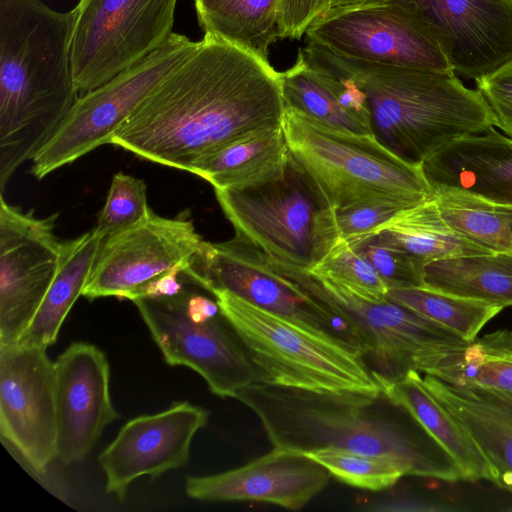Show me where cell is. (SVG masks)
Listing matches in <instances>:
<instances>
[{
    "mask_svg": "<svg viewBox=\"0 0 512 512\" xmlns=\"http://www.w3.org/2000/svg\"><path fill=\"white\" fill-rule=\"evenodd\" d=\"M503 206L505 207L507 215H508L511 234H512V205H503Z\"/></svg>",
    "mask_w": 512,
    "mask_h": 512,
    "instance_id": "obj_42",
    "label": "cell"
},
{
    "mask_svg": "<svg viewBox=\"0 0 512 512\" xmlns=\"http://www.w3.org/2000/svg\"><path fill=\"white\" fill-rule=\"evenodd\" d=\"M54 369L57 458L69 465L83 460L120 415L110 396L108 359L100 348L74 342L58 356Z\"/></svg>",
    "mask_w": 512,
    "mask_h": 512,
    "instance_id": "obj_18",
    "label": "cell"
},
{
    "mask_svg": "<svg viewBox=\"0 0 512 512\" xmlns=\"http://www.w3.org/2000/svg\"><path fill=\"white\" fill-rule=\"evenodd\" d=\"M290 158L283 127L279 126L227 144L194 161L187 172L214 189L243 190L281 177Z\"/></svg>",
    "mask_w": 512,
    "mask_h": 512,
    "instance_id": "obj_25",
    "label": "cell"
},
{
    "mask_svg": "<svg viewBox=\"0 0 512 512\" xmlns=\"http://www.w3.org/2000/svg\"><path fill=\"white\" fill-rule=\"evenodd\" d=\"M383 395L407 410L446 451L460 470L462 480L496 483L495 472L472 437L437 401L416 370L396 379L374 375Z\"/></svg>",
    "mask_w": 512,
    "mask_h": 512,
    "instance_id": "obj_24",
    "label": "cell"
},
{
    "mask_svg": "<svg viewBox=\"0 0 512 512\" xmlns=\"http://www.w3.org/2000/svg\"><path fill=\"white\" fill-rule=\"evenodd\" d=\"M74 9L0 0V192L51 139L80 94L71 62Z\"/></svg>",
    "mask_w": 512,
    "mask_h": 512,
    "instance_id": "obj_3",
    "label": "cell"
},
{
    "mask_svg": "<svg viewBox=\"0 0 512 512\" xmlns=\"http://www.w3.org/2000/svg\"><path fill=\"white\" fill-rule=\"evenodd\" d=\"M182 274L210 293L230 292L362 356L342 318L290 283L261 250L237 235L220 243L203 241Z\"/></svg>",
    "mask_w": 512,
    "mask_h": 512,
    "instance_id": "obj_10",
    "label": "cell"
},
{
    "mask_svg": "<svg viewBox=\"0 0 512 512\" xmlns=\"http://www.w3.org/2000/svg\"><path fill=\"white\" fill-rule=\"evenodd\" d=\"M214 191L235 235L273 260L310 270L340 238L335 210L292 156L284 174L269 183Z\"/></svg>",
    "mask_w": 512,
    "mask_h": 512,
    "instance_id": "obj_8",
    "label": "cell"
},
{
    "mask_svg": "<svg viewBox=\"0 0 512 512\" xmlns=\"http://www.w3.org/2000/svg\"><path fill=\"white\" fill-rule=\"evenodd\" d=\"M265 256L285 279L351 327L373 375L396 379L411 369L428 374L442 357L469 344L449 329L388 298H362L333 279Z\"/></svg>",
    "mask_w": 512,
    "mask_h": 512,
    "instance_id": "obj_7",
    "label": "cell"
},
{
    "mask_svg": "<svg viewBox=\"0 0 512 512\" xmlns=\"http://www.w3.org/2000/svg\"><path fill=\"white\" fill-rule=\"evenodd\" d=\"M365 95L376 138L406 162L422 166L445 144L495 126L479 91L453 72L351 59L308 41Z\"/></svg>",
    "mask_w": 512,
    "mask_h": 512,
    "instance_id": "obj_4",
    "label": "cell"
},
{
    "mask_svg": "<svg viewBox=\"0 0 512 512\" xmlns=\"http://www.w3.org/2000/svg\"><path fill=\"white\" fill-rule=\"evenodd\" d=\"M453 72L476 80L512 59V0H410Z\"/></svg>",
    "mask_w": 512,
    "mask_h": 512,
    "instance_id": "obj_19",
    "label": "cell"
},
{
    "mask_svg": "<svg viewBox=\"0 0 512 512\" xmlns=\"http://www.w3.org/2000/svg\"><path fill=\"white\" fill-rule=\"evenodd\" d=\"M306 35L308 41L351 59L453 72L433 29L410 0H382L328 11Z\"/></svg>",
    "mask_w": 512,
    "mask_h": 512,
    "instance_id": "obj_12",
    "label": "cell"
},
{
    "mask_svg": "<svg viewBox=\"0 0 512 512\" xmlns=\"http://www.w3.org/2000/svg\"><path fill=\"white\" fill-rule=\"evenodd\" d=\"M409 206L412 205L398 200L375 199L335 210L339 237L355 247L370 238L382 223Z\"/></svg>",
    "mask_w": 512,
    "mask_h": 512,
    "instance_id": "obj_37",
    "label": "cell"
},
{
    "mask_svg": "<svg viewBox=\"0 0 512 512\" xmlns=\"http://www.w3.org/2000/svg\"><path fill=\"white\" fill-rule=\"evenodd\" d=\"M355 248L372 264L388 289L423 287L425 263L370 237Z\"/></svg>",
    "mask_w": 512,
    "mask_h": 512,
    "instance_id": "obj_36",
    "label": "cell"
},
{
    "mask_svg": "<svg viewBox=\"0 0 512 512\" xmlns=\"http://www.w3.org/2000/svg\"><path fill=\"white\" fill-rule=\"evenodd\" d=\"M311 273L333 279L356 295L373 301L387 299L388 288L372 264L353 246L339 238Z\"/></svg>",
    "mask_w": 512,
    "mask_h": 512,
    "instance_id": "obj_34",
    "label": "cell"
},
{
    "mask_svg": "<svg viewBox=\"0 0 512 512\" xmlns=\"http://www.w3.org/2000/svg\"><path fill=\"white\" fill-rule=\"evenodd\" d=\"M172 33L158 49L99 87L79 96L51 139L32 159L31 173L42 179L101 145L109 144L149 94L198 47Z\"/></svg>",
    "mask_w": 512,
    "mask_h": 512,
    "instance_id": "obj_9",
    "label": "cell"
},
{
    "mask_svg": "<svg viewBox=\"0 0 512 512\" xmlns=\"http://www.w3.org/2000/svg\"><path fill=\"white\" fill-rule=\"evenodd\" d=\"M47 349L0 346V434L36 473L57 458L55 369Z\"/></svg>",
    "mask_w": 512,
    "mask_h": 512,
    "instance_id": "obj_16",
    "label": "cell"
},
{
    "mask_svg": "<svg viewBox=\"0 0 512 512\" xmlns=\"http://www.w3.org/2000/svg\"><path fill=\"white\" fill-rule=\"evenodd\" d=\"M183 269V267H176L155 278L144 286L134 299L162 298L177 295L182 291L185 285L184 278L181 275Z\"/></svg>",
    "mask_w": 512,
    "mask_h": 512,
    "instance_id": "obj_40",
    "label": "cell"
},
{
    "mask_svg": "<svg viewBox=\"0 0 512 512\" xmlns=\"http://www.w3.org/2000/svg\"><path fill=\"white\" fill-rule=\"evenodd\" d=\"M282 127L292 158L334 210L375 199L415 205L434 196L422 166L374 134L339 130L287 106Z\"/></svg>",
    "mask_w": 512,
    "mask_h": 512,
    "instance_id": "obj_5",
    "label": "cell"
},
{
    "mask_svg": "<svg viewBox=\"0 0 512 512\" xmlns=\"http://www.w3.org/2000/svg\"><path fill=\"white\" fill-rule=\"evenodd\" d=\"M150 209L145 182L118 172L112 179L94 229L106 238L138 223Z\"/></svg>",
    "mask_w": 512,
    "mask_h": 512,
    "instance_id": "obj_35",
    "label": "cell"
},
{
    "mask_svg": "<svg viewBox=\"0 0 512 512\" xmlns=\"http://www.w3.org/2000/svg\"><path fill=\"white\" fill-rule=\"evenodd\" d=\"M285 109L280 74L270 63L204 34L109 144L187 171L227 144L282 126Z\"/></svg>",
    "mask_w": 512,
    "mask_h": 512,
    "instance_id": "obj_1",
    "label": "cell"
},
{
    "mask_svg": "<svg viewBox=\"0 0 512 512\" xmlns=\"http://www.w3.org/2000/svg\"><path fill=\"white\" fill-rule=\"evenodd\" d=\"M495 119V126L512 139V59L475 80Z\"/></svg>",
    "mask_w": 512,
    "mask_h": 512,
    "instance_id": "obj_38",
    "label": "cell"
},
{
    "mask_svg": "<svg viewBox=\"0 0 512 512\" xmlns=\"http://www.w3.org/2000/svg\"><path fill=\"white\" fill-rule=\"evenodd\" d=\"M429 375L447 383L512 393V331L498 329L442 357Z\"/></svg>",
    "mask_w": 512,
    "mask_h": 512,
    "instance_id": "obj_30",
    "label": "cell"
},
{
    "mask_svg": "<svg viewBox=\"0 0 512 512\" xmlns=\"http://www.w3.org/2000/svg\"><path fill=\"white\" fill-rule=\"evenodd\" d=\"M422 170L434 193L458 189L512 205V139L493 128L445 144Z\"/></svg>",
    "mask_w": 512,
    "mask_h": 512,
    "instance_id": "obj_21",
    "label": "cell"
},
{
    "mask_svg": "<svg viewBox=\"0 0 512 512\" xmlns=\"http://www.w3.org/2000/svg\"><path fill=\"white\" fill-rule=\"evenodd\" d=\"M425 264L438 259L492 253L455 232L432 198L398 211L371 236Z\"/></svg>",
    "mask_w": 512,
    "mask_h": 512,
    "instance_id": "obj_27",
    "label": "cell"
},
{
    "mask_svg": "<svg viewBox=\"0 0 512 512\" xmlns=\"http://www.w3.org/2000/svg\"><path fill=\"white\" fill-rule=\"evenodd\" d=\"M178 0H80L71 40L81 95L135 65L172 35Z\"/></svg>",
    "mask_w": 512,
    "mask_h": 512,
    "instance_id": "obj_11",
    "label": "cell"
},
{
    "mask_svg": "<svg viewBox=\"0 0 512 512\" xmlns=\"http://www.w3.org/2000/svg\"><path fill=\"white\" fill-rule=\"evenodd\" d=\"M211 294L263 374V383L335 393L381 392L361 355L230 292Z\"/></svg>",
    "mask_w": 512,
    "mask_h": 512,
    "instance_id": "obj_6",
    "label": "cell"
},
{
    "mask_svg": "<svg viewBox=\"0 0 512 512\" xmlns=\"http://www.w3.org/2000/svg\"><path fill=\"white\" fill-rule=\"evenodd\" d=\"M132 302L165 362L196 371L213 394L235 398L244 388L264 382L263 374L222 312L207 319L191 318L182 291L172 297L137 298Z\"/></svg>",
    "mask_w": 512,
    "mask_h": 512,
    "instance_id": "obj_13",
    "label": "cell"
},
{
    "mask_svg": "<svg viewBox=\"0 0 512 512\" xmlns=\"http://www.w3.org/2000/svg\"><path fill=\"white\" fill-rule=\"evenodd\" d=\"M104 237L92 230L62 241L59 265L54 279L32 321L17 343L47 349L81 295Z\"/></svg>",
    "mask_w": 512,
    "mask_h": 512,
    "instance_id": "obj_26",
    "label": "cell"
},
{
    "mask_svg": "<svg viewBox=\"0 0 512 512\" xmlns=\"http://www.w3.org/2000/svg\"><path fill=\"white\" fill-rule=\"evenodd\" d=\"M328 11V0H279L278 37L300 39Z\"/></svg>",
    "mask_w": 512,
    "mask_h": 512,
    "instance_id": "obj_39",
    "label": "cell"
},
{
    "mask_svg": "<svg viewBox=\"0 0 512 512\" xmlns=\"http://www.w3.org/2000/svg\"><path fill=\"white\" fill-rule=\"evenodd\" d=\"M378 1H382V0H328V11L356 7V6L370 4V3H374V2H378Z\"/></svg>",
    "mask_w": 512,
    "mask_h": 512,
    "instance_id": "obj_41",
    "label": "cell"
},
{
    "mask_svg": "<svg viewBox=\"0 0 512 512\" xmlns=\"http://www.w3.org/2000/svg\"><path fill=\"white\" fill-rule=\"evenodd\" d=\"M306 455L324 466L335 478L359 489L385 490L394 486L402 476H407L399 462L387 457L334 447L313 450Z\"/></svg>",
    "mask_w": 512,
    "mask_h": 512,
    "instance_id": "obj_33",
    "label": "cell"
},
{
    "mask_svg": "<svg viewBox=\"0 0 512 512\" xmlns=\"http://www.w3.org/2000/svg\"><path fill=\"white\" fill-rule=\"evenodd\" d=\"M433 199L455 232L490 252H512V234L503 205L458 189L438 191Z\"/></svg>",
    "mask_w": 512,
    "mask_h": 512,
    "instance_id": "obj_31",
    "label": "cell"
},
{
    "mask_svg": "<svg viewBox=\"0 0 512 512\" xmlns=\"http://www.w3.org/2000/svg\"><path fill=\"white\" fill-rule=\"evenodd\" d=\"M0 346L17 343L56 274L62 241L58 214L35 217L0 194Z\"/></svg>",
    "mask_w": 512,
    "mask_h": 512,
    "instance_id": "obj_15",
    "label": "cell"
},
{
    "mask_svg": "<svg viewBox=\"0 0 512 512\" xmlns=\"http://www.w3.org/2000/svg\"><path fill=\"white\" fill-rule=\"evenodd\" d=\"M203 241L192 220L162 217L150 209L138 223L103 239L82 296L132 301L155 278L185 269Z\"/></svg>",
    "mask_w": 512,
    "mask_h": 512,
    "instance_id": "obj_14",
    "label": "cell"
},
{
    "mask_svg": "<svg viewBox=\"0 0 512 512\" xmlns=\"http://www.w3.org/2000/svg\"><path fill=\"white\" fill-rule=\"evenodd\" d=\"M423 287L501 306H512V252L438 259L424 266Z\"/></svg>",
    "mask_w": 512,
    "mask_h": 512,
    "instance_id": "obj_28",
    "label": "cell"
},
{
    "mask_svg": "<svg viewBox=\"0 0 512 512\" xmlns=\"http://www.w3.org/2000/svg\"><path fill=\"white\" fill-rule=\"evenodd\" d=\"M331 476L306 454L273 448L241 467L190 476L185 492L201 501H260L299 510L324 489Z\"/></svg>",
    "mask_w": 512,
    "mask_h": 512,
    "instance_id": "obj_20",
    "label": "cell"
},
{
    "mask_svg": "<svg viewBox=\"0 0 512 512\" xmlns=\"http://www.w3.org/2000/svg\"><path fill=\"white\" fill-rule=\"evenodd\" d=\"M208 419L207 410L182 401L126 422L98 457L106 492L123 500L137 478L146 475L155 479L185 466L192 440Z\"/></svg>",
    "mask_w": 512,
    "mask_h": 512,
    "instance_id": "obj_17",
    "label": "cell"
},
{
    "mask_svg": "<svg viewBox=\"0 0 512 512\" xmlns=\"http://www.w3.org/2000/svg\"><path fill=\"white\" fill-rule=\"evenodd\" d=\"M260 419L273 448L306 454L334 447L391 458L407 476L462 480L446 451L382 392H322L255 383L235 397Z\"/></svg>",
    "mask_w": 512,
    "mask_h": 512,
    "instance_id": "obj_2",
    "label": "cell"
},
{
    "mask_svg": "<svg viewBox=\"0 0 512 512\" xmlns=\"http://www.w3.org/2000/svg\"><path fill=\"white\" fill-rule=\"evenodd\" d=\"M423 384L472 437L495 475L512 494V393L453 385L425 374Z\"/></svg>",
    "mask_w": 512,
    "mask_h": 512,
    "instance_id": "obj_23",
    "label": "cell"
},
{
    "mask_svg": "<svg viewBox=\"0 0 512 512\" xmlns=\"http://www.w3.org/2000/svg\"><path fill=\"white\" fill-rule=\"evenodd\" d=\"M387 298L449 329L468 343L503 309L426 287L388 289Z\"/></svg>",
    "mask_w": 512,
    "mask_h": 512,
    "instance_id": "obj_32",
    "label": "cell"
},
{
    "mask_svg": "<svg viewBox=\"0 0 512 512\" xmlns=\"http://www.w3.org/2000/svg\"><path fill=\"white\" fill-rule=\"evenodd\" d=\"M195 9L204 34L269 63V48L279 38V0H195Z\"/></svg>",
    "mask_w": 512,
    "mask_h": 512,
    "instance_id": "obj_29",
    "label": "cell"
},
{
    "mask_svg": "<svg viewBox=\"0 0 512 512\" xmlns=\"http://www.w3.org/2000/svg\"><path fill=\"white\" fill-rule=\"evenodd\" d=\"M279 74L287 107L339 130L374 134L363 92L314 50L298 52L294 65Z\"/></svg>",
    "mask_w": 512,
    "mask_h": 512,
    "instance_id": "obj_22",
    "label": "cell"
}]
</instances>
